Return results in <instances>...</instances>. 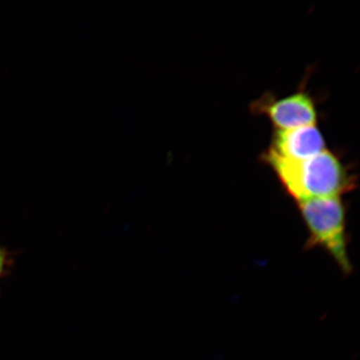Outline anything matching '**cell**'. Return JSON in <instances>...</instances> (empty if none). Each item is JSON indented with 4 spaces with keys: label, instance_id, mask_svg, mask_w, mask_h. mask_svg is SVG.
Returning a JSON list of instances; mask_svg holds the SVG:
<instances>
[{
    "label": "cell",
    "instance_id": "cell-1",
    "mask_svg": "<svg viewBox=\"0 0 360 360\" xmlns=\"http://www.w3.org/2000/svg\"><path fill=\"white\" fill-rule=\"evenodd\" d=\"M264 160L287 193L298 202L340 197L354 187V175L339 157L326 150L304 160L283 159L267 153Z\"/></svg>",
    "mask_w": 360,
    "mask_h": 360
},
{
    "label": "cell",
    "instance_id": "cell-5",
    "mask_svg": "<svg viewBox=\"0 0 360 360\" xmlns=\"http://www.w3.org/2000/svg\"><path fill=\"white\" fill-rule=\"evenodd\" d=\"M12 252L8 251L6 247L0 250V281L6 278L12 271L15 257Z\"/></svg>",
    "mask_w": 360,
    "mask_h": 360
},
{
    "label": "cell",
    "instance_id": "cell-2",
    "mask_svg": "<svg viewBox=\"0 0 360 360\" xmlns=\"http://www.w3.org/2000/svg\"><path fill=\"white\" fill-rule=\"evenodd\" d=\"M309 233V247H321L345 273L352 270L348 255L345 206L340 197L298 202Z\"/></svg>",
    "mask_w": 360,
    "mask_h": 360
},
{
    "label": "cell",
    "instance_id": "cell-3",
    "mask_svg": "<svg viewBox=\"0 0 360 360\" xmlns=\"http://www.w3.org/2000/svg\"><path fill=\"white\" fill-rule=\"evenodd\" d=\"M255 108L266 115L278 130L314 125L317 120L313 98L303 91L282 98H265Z\"/></svg>",
    "mask_w": 360,
    "mask_h": 360
},
{
    "label": "cell",
    "instance_id": "cell-4",
    "mask_svg": "<svg viewBox=\"0 0 360 360\" xmlns=\"http://www.w3.org/2000/svg\"><path fill=\"white\" fill-rule=\"evenodd\" d=\"M323 135L314 125L277 130L267 153L292 160L309 159L326 150Z\"/></svg>",
    "mask_w": 360,
    "mask_h": 360
}]
</instances>
